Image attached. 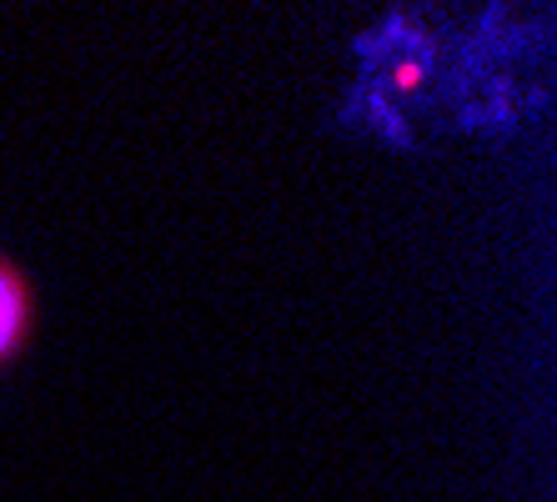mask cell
Wrapping results in <instances>:
<instances>
[{"mask_svg": "<svg viewBox=\"0 0 557 502\" xmlns=\"http://www.w3.org/2000/svg\"><path fill=\"white\" fill-rule=\"evenodd\" d=\"M11 317H15V302L5 297V281H0V342L11 337Z\"/></svg>", "mask_w": 557, "mask_h": 502, "instance_id": "cell-1", "label": "cell"}]
</instances>
